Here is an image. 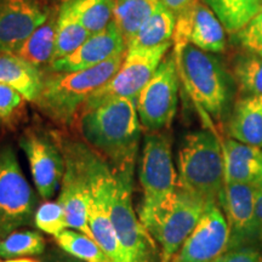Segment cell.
<instances>
[{"mask_svg": "<svg viewBox=\"0 0 262 262\" xmlns=\"http://www.w3.org/2000/svg\"><path fill=\"white\" fill-rule=\"evenodd\" d=\"M84 142L114 171L134 170L141 140L136 101L114 98L79 113L75 122Z\"/></svg>", "mask_w": 262, "mask_h": 262, "instance_id": "obj_1", "label": "cell"}, {"mask_svg": "<svg viewBox=\"0 0 262 262\" xmlns=\"http://www.w3.org/2000/svg\"><path fill=\"white\" fill-rule=\"evenodd\" d=\"M55 135L71 150L83 172L89 198L88 217L94 241L114 262H125L111 215L116 187V175L112 166L84 141L63 134L55 133Z\"/></svg>", "mask_w": 262, "mask_h": 262, "instance_id": "obj_2", "label": "cell"}, {"mask_svg": "<svg viewBox=\"0 0 262 262\" xmlns=\"http://www.w3.org/2000/svg\"><path fill=\"white\" fill-rule=\"evenodd\" d=\"M124 55H118L89 70L44 74L35 106L57 125L71 126L77 122L78 114L91 95L117 73L123 63Z\"/></svg>", "mask_w": 262, "mask_h": 262, "instance_id": "obj_3", "label": "cell"}, {"mask_svg": "<svg viewBox=\"0 0 262 262\" xmlns=\"http://www.w3.org/2000/svg\"><path fill=\"white\" fill-rule=\"evenodd\" d=\"M142 202L139 217L149 232L175 202L179 176L172 160L171 141L163 131L147 133L143 139L139 169Z\"/></svg>", "mask_w": 262, "mask_h": 262, "instance_id": "obj_4", "label": "cell"}, {"mask_svg": "<svg viewBox=\"0 0 262 262\" xmlns=\"http://www.w3.org/2000/svg\"><path fill=\"white\" fill-rule=\"evenodd\" d=\"M179 188L208 204H219L225 187L222 143L212 130L188 133L178 152Z\"/></svg>", "mask_w": 262, "mask_h": 262, "instance_id": "obj_5", "label": "cell"}, {"mask_svg": "<svg viewBox=\"0 0 262 262\" xmlns=\"http://www.w3.org/2000/svg\"><path fill=\"white\" fill-rule=\"evenodd\" d=\"M180 80L195 106L220 119L231 100L232 79L221 61L210 52L188 44L173 50Z\"/></svg>", "mask_w": 262, "mask_h": 262, "instance_id": "obj_6", "label": "cell"}, {"mask_svg": "<svg viewBox=\"0 0 262 262\" xmlns=\"http://www.w3.org/2000/svg\"><path fill=\"white\" fill-rule=\"evenodd\" d=\"M114 175L116 187L111 215L124 260L125 262H162V251L158 243L134 210V170L114 171Z\"/></svg>", "mask_w": 262, "mask_h": 262, "instance_id": "obj_7", "label": "cell"}, {"mask_svg": "<svg viewBox=\"0 0 262 262\" xmlns=\"http://www.w3.org/2000/svg\"><path fill=\"white\" fill-rule=\"evenodd\" d=\"M35 204L14 148L0 147V238L34 222Z\"/></svg>", "mask_w": 262, "mask_h": 262, "instance_id": "obj_8", "label": "cell"}, {"mask_svg": "<svg viewBox=\"0 0 262 262\" xmlns=\"http://www.w3.org/2000/svg\"><path fill=\"white\" fill-rule=\"evenodd\" d=\"M171 45L172 42H168L152 49H127L117 73L101 89L91 95L79 113L114 98H130L136 101Z\"/></svg>", "mask_w": 262, "mask_h": 262, "instance_id": "obj_9", "label": "cell"}, {"mask_svg": "<svg viewBox=\"0 0 262 262\" xmlns=\"http://www.w3.org/2000/svg\"><path fill=\"white\" fill-rule=\"evenodd\" d=\"M180 77L173 56L164 58L136 100L141 126L147 133L168 129L178 110Z\"/></svg>", "mask_w": 262, "mask_h": 262, "instance_id": "obj_10", "label": "cell"}, {"mask_svg": "<svg viewBox=\"0 0 262 262\" xmlns=\"http://www.w3.org/2000/svg\"><path fill=\"white\" fill-rule=\"evenodd\" d=\"M19 146L28 159L39 195L49 201L61 187L64 172L63 153L55 134L28 129L19 139Z\"/></svg>", "mask_w": 262, "mask_h": 262, "instance_id": "obj_11", "label": "cell"}, {"mask_svg": "<svg viewBox=\"0 0 262 262\" xmlns=\"http://www.w3.org/2000/svg\"><path fill=\"white\" fill-rule=\"evenodd\" d=\"M226 29L204 0H192L176 16L173 50L191 44L203 51L217 54L226 49Z\"/></svg>", "mask_w": 262, "mask_h": 262, "instance_id": "obj_12", "label": "cell"}, {"mask_svg": "<svg viewBox=\"0 0 262 262\" xmlns=\"http://www.w3.org/2000/svg\"><path fill=\"white\" fill-rule=\"evenodd\" d=\"M209 205L198 196L178 189L171 209L150 232L162 251V262H171Z\"/></svg>", "mask_w": 262, "mask_h": 262, "instance_id": "obj_13", "label": "cell"}, {"mask_svg": "<svg viewBox=\"0 0 262 262\" xmlns=\"http://www.w3.org/2000/svg\"><path fill=\"white\" fill-rule=\"evenodd\" d=\"M229 228L219 204H210L171 262H215L228 250Z\"/></svg>", "mask_w": 262, "mask_h": 262, "instance_id": "obj_14", "label": "cell"}, {"mask_svg": "<svg viewBox=\"0 0 262 262\" xmlns=\"http://www.w3.org/2000/svg\"><path fill=\"white\" fill-rule=\"evenodd\" d=\"M52 11L39 0H0V52L17 54Z\"/></svg>", "mask_w": 262, "mask_h": 262, "instance_id": "obj_15", "label": "cell"}, {"mask_svg": "<svg viewBox=\"0 0 262 262\" xmlns=\"http://www.w3.org/2000/svg\"><path fill=\"white\" fill-rule=\"evenodd\" d=\"M257 189L258 185L225 183L219 205L222 208L229 228L228 250L253 247V227Z\"/></svg>", "mask_w": 262, "mask_h": 262, "instance_id": "obj_16", "label": "cell"}, {"mask_svg": "<svg viewBox=\"0 0 262 262\" xmlns=\"http://www.w3.org/2000/svg\"><path fill=\"white\" fill-rule=\"evenodd\" d=\"M125 52V41L112 21L103 31L91 34L90 38L70 56L51 62L48 71L56 73L89 70Z\"/></svg>", "mask_w": 262, "mask_h": 262, "instance_id": "obj_17", "label": "cell"}, {"mask_svg": "<svg viewBox=\"0 0 262 262\" xmlns=\"http://www.w3.org/2000/svg\"><path fill=\"white\" fill-rule=\"evenodd\" d=\"M57 142L64 158V172L57 201L64 210L68 228L81 232L94 239L89 227V217H88L89 198H88V188L83 172L71 150L62 145L58 140Z\"/></svg>", "mask_w": 262, "mask_h": 262, "instance_id": "obj_18", "label": "cell"}, {"mask_svg": "<svg viewBox=\"0 0 262 262\" xmlns=\"http://www.w3.org/2000/svg\"><path fill=\"white\" fill-rule=\"evenodd\" d=\"M225 163V183L260 185L262 148L234 139L221 141Z\"/></svg>", "mask_w": 262, "mask_h": 262, "instance_id": "obj_19", "label": "cell"}, {"mask_svg": "<svg viewBox=\"0 0 262 262\" xmlns=\"http://www.w3.org/2000/svg\"><path fill=\"white\" fill-rule=\"evenodd\" d=\"M228 135L262 148V96H243L234 103L227 124Z\"/></svg>", "mask_w": 262, "mask_h": 262, "instance_id": "obj_20", "label": "cell"}, {"mask_svg": "<svg viewBox=\"0 0 262 262\" xmlns=\"http://www.w3.org/2000/svg\"><path fill=\"white\" fill-rule=\"evenodd\" d=\"M44 73L15 54L0 52V83L17 90L26 101L35 102L42 88Z\"/></svg>", "mask_w": 262, "mask_h": 262, "instance_id": "obj_21", "label": "cell"}, {"mask_svg": "<svg viewBox=\"0 0 262 262\" xmlns=\"http://www.w3.org/2000/svg\"><path fill=\"white\" fill-rule=\"evenodd\" d=\"M112 21L125 41L126 48L143 24L162 5L160 0H111Z\"/></svg>", "mask_w": 262, "mask_h": 262, "instance_id": "obj_22", "label": "cell"}, {"mask_svg": "<svg viewBox=\"0 0 262 262\" xmlns=\"http://www.w3.org/2000/svg\"><path fill=\"white\" fill-rule=\"evenodd\" d=\"M57 14L58 8L54 9L50 17L32 33L31 37L24 42V45L19 48L17 54H16L22 60L39 68L40 71L44 67L48 68L52 61Z\"/></svg>", "mask_w": 262, "mask_h": 262, "instance_id": "obj_23", "label": "cell"}, {"mask_svg": "<svg viewBox=\"0 0 262 262\" xmlns=\"http://www.w3.org/2000/svg\"><path fill=\"white\" fill-rule=\"evenodd\" d=\"M176 15L163 4L143 24L135 37L127 44V49H152L172 42Z\"/></svg>", "mask_w": 262, "mask_h": 262, "instance_id": "obj_24", "label": "cell"}, {"mask_svg": "<svg viewBox=\"0 0 262 262\" xmlns=\"http://www.w3.org/2000/svg\"><path fill=\"white\" fill-rule=\"evenodd\" d=\"M90 33L64 4L58 5V14L55 32V48L52 61L61 60L77 51L88 39Z\"/></svg>", "mask_w": 262, "mask_h": 262, "instance_id": "obj_25", "label": "cell"}, {"mask_svg": "<svg viewBox=\"0 0 262 262\" xmlns=\"http://www.w3.org/2000/svg\"><path fill=\"white\" fill-rule=\"evenodd\" d=\"M228 33H239L262 11V0H204Z\"/></svg>", "mask_w": 262, "mask_h": 262, "instance_id": "obj_26", "label": "cell"}, {"mask_svg": "<svg viewBox=\"0 0 262 262\" xmlns=\"http://www.w3.org/2000/svg\"><path fill=\"white\" fill-rule=\"evenodd\" d=\"M62 4L71 10L90 34L103 31L112 22L111 0H66Z\"/></svg>", "mask_w": 262, "mask_h": 262, "instance_id": "obj_27", "label": "cell"}, {"mask_svg": "<svg viewBox=\"0 0 262 262\" xmlns=\"http://www.w3.org/2000/svg\"><path fill=\"white\" fill-rule=\"evenodd\" d=\"M55 241L60 249L83 262H114L93 238L75 229H64Z\"/></svg>", "mask_w": 262, "mask_h": 262, "instance_id": "obj_28", "label": "cell"}, {"mask_svg": "<svg viewBox=\"0 0 262 262\" xmlns=\"http://www.w3.org/2000/svg\"><path fill=\"white\" fill-rule=\"evenodd\" d=\"M44 250V237L32 229H17L0 238V260L3 261L41 255Z\"/></svg>", "mask_w": 262, "mask_h": 262, "instance_id": "obj_29", "label": "cell"}, {"mask_svg": "<svg viewBox=\"0 0 262 262\" xmlns=\"http://www.w3.org/2000/svg\"><path fill=\"white\" fill-rule=\"evenodd\" d=\"M234 79L243 96H262V57L255 54L239 56Z\"/></svg>", "mask_w": 262, "mask_h": 262, "instance_id": "obj_30", "label": "cell"}, {"mask_svg": "<svg viewBox=\"0 0 262 262\" xmlns=\"http://www.w3.org/2000/svg\"><path fill=\"white\" fill-rule=\"evenodd\" d=\"M34 224L41 232L54 237L68 228L64 210L58 201H48L38 206L34 214Z\"/></svg>", "mask_w": 262, "mask_h": 262, "instance_id": "obj_31", "label": "cell"}, {"mask_svg": "<svg viewBox=\"0 0 262 262\" xmlns=\"http://www.w3.org/2000/svg\"><path fill=\"white\" fill-rule=\"evenodd\" d=\"M25 97L9 85L0 83V124L8 123L22 110Z\"/></svg>", "mask_w": 262, "mask_h": 262, "instance_id": "obj_32", "label": "cell"}, {"mask_svg": "<svg viewBox=\"0 0 262 262\" xmlns=\"http://www.w3.org/2000/svg\"><path fill=\"white\" fill-rule=\"evenodd\" d=\"M237 34L239 41L249 52L262 57V11Z\"/></svg>", "mask_w": 262, "mask_h": 262, "instance_id": "obj_33", "label": "cell"}, {"mask_svg": "<svg viewBox=\"0 0 262 262\" xmlns=\"http://www.w3.org/2000/svg\"><path fill=\"white\" fill-rule=\"evenodd\" d=\"M215 262H262V253L254 247H243L226 251Z\"/></svg>", "mask_w": 262, "mask_h": 262, "instance_id": "obj_34", "label": "cell"}, {"mask_svg": "<svg viewBox=\"0 0 262 262\" xmlns=\"http://www.w3.org/2000/svg\"><path fill=\"white\" fill-rule=\"evenodd\" d=\"M262 244V186L258 185L256 204H255V216L253 227V247L254 244Z\"/></svg>", "mask_w": 262, "mask_h": 262, "instance_id": "obj_35", "label": "cell"}, {"mask_svg": "<svg viewBox=\"0 0 262 262\" xmlns=\"http://www.w3.org/2000/svg\"><path fill=\"white\" fill-rule=\"evenodd\" d=\"M41 262H83L79 258L72 256L64 250H51L50 253L45 255Z\"/></svg>", "mask_w": 262, "mask_h": 262, "instance_id": "obj_36", "label": "cell"}, {"mask_svg": "<svg viewBox=\"0 0 262 262\" xmlns=\"http://www.w3.org/2000/svg\"><path fill=\"white\" fill-rule=\"evenodd\" d=\"M160 2L166 9H169L170 11L178 16L192 0H160Z\"/></svg>", "mask_w": 262, "mask_h": 262, "instance_id": "obj_37", "label": "cell"}, {"mask_svg": "<svg viewBox=\"0 0 262 262\" xmlns=\"http://www.w3.org/2000/svg\"><path fill=\"white\" fill-rule=\"evenodd\" d=\"M3 262H39V261L33 260L31 257H19V258H11V260H5Z\"/></svg>", "mask_w": 262, "mask_h": 262, "instance_id": "obj_38", "label": "cell"}, {"mask_svg": "<svg viewBox=\"0 0 262 262\" xmlns=\"http://www.w3.org/2000/svg\"><path fill=\"white\" fill-rule=\"evenodd\" d=\"M39 2H41V3H44V4L51 6V5L56 4V3H60V5H61L62 3L66 2V0H39Z\"/></svg>", "mask_w": 262, "mask_h": 262, "instance_id": "obj_39", "label": "cell"}, {"mask_svg": "<svg viewBox=\"0 0 262 262\" xmlns=\"http://www.w3.org/2000/svg\"><path fill=\"white\" fill-rule=\"evenodd\" d=\"M260 186H262V179H261V181H260Z\"/></svg>", "mask_w": 262, "mask_h": 262, "instance_id": "obj_40", "label": "cell"}]
</instances>
